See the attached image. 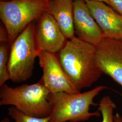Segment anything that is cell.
Listing matches in <instances>:
<instances>
[{
	"instance_id": "6da1fadb",
	"label": "cell",
	"mask_w": 122,
	"mask_h": 122,
	"mask_svg": "<svg viewBox=\"0 0 122 122\" xmlns=\"http://www.w3.org/2000/svg\"><path fill=\"white\" fill-rule=\"evenodd\" d=\"M57 54L63 70L79 92L91 87L103 74L96 60L95 46L76 37L67 40Z\"/></svg>"
},
{
	"instance_id": "7a4b0ae2",
	"label": "cell",
	"mask_w": 122,
	"mask_h": 122,
	"mask_svg": "<svg viewBox=\"0 0 122 122\" xmlns=\"http://www.w3.org/2000/svg\"><path fill=\"white\" fill-rule=\"evenodd\" d=\"M106 88L99 86L89 91L77 94L50 93L48 100L52 112L49 122H84L92 117H100V111L90 112V106L97 105L94 102L95 98Z\"/></svg>"
},
{
	"instance_id": "3957f363",
	"label": "cell",
	"mask_w": 122,
	"mask_h": 122,
	"mask_svg": "<svg viewBox=\"0 0 122 122\" xmlns=\"http://www.w3.org/2000/svg\"><path fill=\"white\" fill-rule=\"evenodd\" d=\"M0 89V105H12L26 115L38 118L51 115L50 92L40 81L33 84L12 87L5 83Z\"/></svg>"
},
{
	"instance_id": "277c9868",
	"label": "cell",
	"mask_w": 122,
	"mask_h": 122,
	"mask_svg": "<svg viewBox=\"0 0 122 122\" xmlns=\"http://www.w3.org/2000/svg\"><path fill=\"white\" fill-rule=\"evenodd\" d=\"M50 0L0 1V19L8 31L10 46L27 26L47 11Z\"/></svg>"
},
{
	"instance_id": "5b68a950",
	"label": "cell",
	"mask_w": 122,
	"mask_h": 122,
	"mask_svg": "<svg viewBox=\"0 0 122 122\" xmlns=\"http://www.w3.org/2000/svg\"><path fill=\"white\" fill-rule=\"evenodd\" d=\"M35 21L31 23L10 46L8 61L10 80L22 82L32 76L35 59L39 51L35 39Z\"/></svg>"
},
{
	"instance_id": "8992f818",
	"label": "cell",
	"mask_w": 122,
	"mask_h": 122,
	"mask_svg": "<svg viewBox=\"0 0 122 122\" xmlns=\"http://www.w3.org/2000/svg\"><path fill=\"white\" fill-rule=\"evenodd\" d=\"M38 57L43 75L40 80L50 93H80L71 81L61 66L58 54L45 51H40Z\"/></svg>"
},
{
	"instance_id": "52a82bcc",
	"label": "cell",
	"mask_w": 122,
	"mask_h": 122,
	"mask_svg": "<svg viewBox=\"0 0 122 122\" xmlns=\"http://www.w3.org/2000/svg\"><path fill=\"white\" fill-rule=\"evenodd\" d=\"M95 46L97 61L103 73L122 87V39L104 37Z\"/></svg>"
},
{
	"instance_id": "ba28073f",
	"label": "cell",
	"mask_w": 122,
	"mask_h": 122,
	"mask_svg": "<svg viewBox=\"0 0 122 122\" xmlns=\"http://www.w3.org/2000/svg\"><path fill=\"white\" fill-rule=\"evenodd\" d=\"M35 33L39 52L58 53L67 41L54 18L47 12L37 20Z\"/></svg>"
},
{
	"instance_id": "9c48e42d",
	"label": "cell",
	"mask_w": 122,
	"mask_h": 122,
	"mask_svg": "<svg viewBox=\"0 0 122 122\" xmlns=\"http://www.w3.org/2000/svg\"><path fill=\"white\" fill-rule=\"evenodd\" d=\"M73 26L76 37L94 46L105 37L84 0H74Z\"/></svg>"
},
{
	"instance_id": "30bf717a",
	"label": "cell",
	"mask_w": 122,
	"mask_h": 122,
	"mask_svg": "<svg viewBox=\"0 0 122 122\" xmlns=\"http://www.w3.org/2000/svg\"><path fill=\"white\" fill-rule=\"evenodd\" d=\"M104 37L122 39V15L104 2L85 0Z\"/></svg>"
},
{
	"instance_id": "8fae6325",
	"label": "cell",
	"mask_w": 122,
	"mask_h": 122,
	"mask_svg": "<svg viewBox=\"0 0 122 122\" xmlns=\"http://www.w3.org/2000/svg\"><path fill=\"white\" fill-rule=\"evenodd\" d=\"M74 0H50L47 12L52 15L67 40L76 36L73 26Z\"/></svg>"
},
{
	"instance_id": "7c38bea8",
	"label": "cell",
	"mask_w": 122,
	"mask_h": 122,
	"mask_svg": "<svg viewBox=\"0 0 122 122\" xmlns=\"http://www.w3.org/2000/svg\"><path fill=\"white\" fill-rule=\"evenodd\" d=\"M10 48L8 42L0 43V86L10 80L8 71Z\"/></svg>"
},
{
	"instance_id": "4fadbf2b",
	"label": "cell",
	"mask_w": 122,
	"mask_h": 122,
	"mask_svg": "<svg viewBox=\"0 0 122 122\" xmlns=\"http://www.w3.org/2000/svg\"><path fill=\"white\" fill-rule=\"evenodd\" d=\"M115 109L116 105L109 96L103 97L98 108V111L102 116V122H114L113 112Z\"/></svg>"
},
{
	"instance_id": "5bb4252c",
	"label": "cell",
	"mask_w": 122,
	"mask_h": 122,
	"mask_svg": "<svg viewBox=\"0 0 122 122\" xmlns=\"http://www.w3.org/2000/svg\"><path fill=\"white\" fill-rule=\"evenodd\" d=\"M8 115L13 122H49L50 116L46 118H38L26 115L14 107L8 108Z\"/></svg>"
},
{
	"instance_id": "9a60e30c",
	"label": "cell",
	"mask_w": 122,
	"mask_h": 122,
	"mask_svg": "<svg viewBox=\"0 0 122 122\" xmlns=\"http://www.w3.org/2000/svg\"><path fill=\"white\" fill-rule=\"evenodd\" d=\"M110 6L117 12L122 15V0H109Z\"/></svg>"
},
{
	"instance_id": "2e32d148",
	"label": "cell",
	"mask_w": 122,
	"mask_h": 122,
	"mask_svg": "<svg viewBox=\"0 0 122 122\" xmlns=\"http://www.w3.org/2000/svg\"><path fill=\"white\" fill-rule=\"evenodd\" d=\"M8 42L9 35L6 28L3 24L0 25V43Z\"/></svg>"
},
{
	"instance_id": "e0dca14e",
	"label": "cell",
	"mask_w": 122,
	"mask_h": 122,
	"mask_svg": "<svg viewBox=\"0 0 122 122\" xmlns=\"http://www.w3.org/2000/svg\"><path fill=\"white\" fill-rule=\"evenodd\" d=\"M114 122H122V117L118 113H116L113 117Z\"/></svg>"
},
{
	"instance_id": "ac0fdd59",
	"label": "cell",
	"mask_w": 122,
	"mask_h": 122,
	"mask_svg": "<svg viewBox=\"0 0 122 122\" xmlns=\"http://www.w3.org/2000/svg\"><path fill=\"white\" fill-rule=\"evenodd\" d=\"M94 0V1H98L104 2L106 4H107L109 6H110V2H109V0Z\"/></svg>"
},
{
	"instance_id": "d6986e66",
	"label": "cell",
	"mask_w": 122,
	"mask_h": 122,
	"mask_svg": "<svg viewBox=\"0 0 122 122\" xmlns=\"http://www.w3.org/2000/svg\"><path fill=\"white\" fill-rule=\"evenodd\" d=\"M0 122H10V119L8 118H5L2 119Z\"/></svg>"
},
{
	"instance_id": "ffe728a7",
	"label": "cell",
	"mask_w": 122,
	"mask_h": 122,
	"mask_svg": "<svg viewBox=\"0 0 122 122\" xmlns=\"http://www.w3.org/2000/svg\"><path fill=\"white\" fill-rule=\"evenodd\" d=\"M2 0H0V1H2Z\"/></svg>"
}]
</instances>
